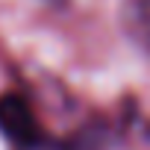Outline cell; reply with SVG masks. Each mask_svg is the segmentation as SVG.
I'll list each match as a JSON object with an SVG mask.
<instances>
[{"label":"cell","mask_w":150,"mask_h":150,"mask_svg":"<svg viewBox=\"0 0 150 150\" xmlns=\"http://www.w3.org/2000/svg\"><path fill=\"white\" fill-rule=\"evenodd\" d=\"M0 132L18 147H35L44 138V129L38 124V115L33 112L30 100L18 91L0 94Z\"/></svg>","instance_id":"6da1fadb"},{"label":"cell","mask_w":150,"mask_h":150,"mask_svg":"<svg viewBox=\"0 0 150 150\" xmlns=\"http://www.w3.org/2000/svg\"><path fill=\"white\" fill-rule=\"evenodd\" d=\"M127 27L150 50V0H132V3H129V9H127Z\"/></svg>","instance_id":"7a4b0ae2"}]
</instances>
